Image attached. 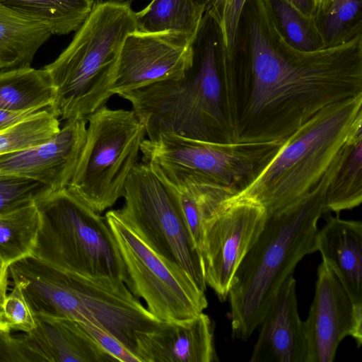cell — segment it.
Returning <instances> with one entry per match:
<instances>
[{
	"label": "cell",
	"mask_w": 362,
	"mask_h": 362,
	"mask_svg": "<svg viewBox=\"0 0 362 362\" xmlns=\"http://www.w3.org/2000/svg\"><path fill=\"white\" fill-rule=\"evenodd\" d=\"M272 30L278 47L259 21L250 25V83L238 141H283L322 109L362 93L361 33L305 52Z\"/></svg>",
	"instance_id": "cell-1"
},
{
	"label": "cell",
	"mask_w": 362,
	"mask_h": 362,
	"mask_svg": "<svg viewBox=\"0 0 362 362\" xmlns=\"http://www.w3.org/2000/svg\"><path fill=\"white\" fill-rule=\"evenodd\" d=\"M340 153L308 193L267 216L262 230L242 259L228 296L234 339L250 337L298 263L317 251V222L324 214L327 189Z\"/></svg>",
	"instance_id": "cell-2"
},
{
	"label": "cell",
	"mask_w": 362,
	"mask_h": 362,
	"mask_svg": "<svg viewBox=\"0 0 362 362\" xmlns=\"http://www.w3.org/2000/svg\"><path fill=\"white\" fill-rule=\"evenodd\" d=\"M8 270L35 315L90 322L115 336L139 358L141 337L161 322L122 281L76 274L33 254Z\"/></svg>",
	"instance_id": "cell-3"
},
{
	"label": "cell",
	"mask_w": 362,
	"mask_h": 362,
	"mask_svg": "<svg viewBox=\"0 0 362 362\" xmlns=\"http://www.w3.org/2000/svg\"><path fill=\"white\" fill-rule=\"evenodd\" d=\"M205 13L192 43V64L184 78L162 81L120 94L144 122L146 138L172 132L212 142H233L223 102L218 57L220 41Z\"/></svg>",
	"instance_id": "cell-4"
},
{
	"label": "cell",
	"mask_w": 362,
	"mask_h": 362,
	"mask_svg": "<svg viewBox=\"0 0 362 362\" xmlns=\"http://www.w3.org/2000/svg\"><path fill=\"white\" fill-rule=\"evenodd\" d=\"M362 128V93L327 106L288 136L272 158L238 191L267 216L308 193L349 138Z\"/></svg>",
	"instance_id": "cell-5"
},
{
	"label": "cell",
	"mask_w": 362,
	"mask_h": 362,
	"mask_svg": "<svg viewBox=\"0 0 362 362\" xmlns=\"http://www.w3.org/2000/svg\"><path fill=\"white\" fill-rule=\"evenodd\" d=\"M137 30L129 0H96L67 47L43 68L55 89L52 110L62 119L86 118L105 105L127 36Z\"/></svg>",
	"instance_id": "cell-6"
},
{
	"label": "cell",
	"mask_w": 362,
	"mask_h": 362,
	"mask_svg": "<svg viewBox=\"0 0 362 362\" xmlns=\"http://www.w3.org/2000/svg\"><path fill=\"white\" fill-rule=\"evenodd\" d=\"M41 226L31 254L64 270L125 283L127 273L105 216L68 188L36 202Z\"/></svg>",
	"instance_id": "cell-7"
},
{
	"label": "cell",
	"mask_w": 362,
	"mask_h": 362,
	"mask_svg": "<svg viewBox=\"0 0 362 362\" xmlns=\"http://www.w3.org/2000/svg\"><path fill=\"white\" fill-rule=\"evenodd\" d=\"M84 147L67 187L101 214L123 197L127 179L139 163L146 138L144 122L132 110L105 105L86 117Z\"/></svg>",
	"instance_id": "cell-8"
},
{
	"label": "cell",
	"mask_w": 362,
	"mask_h": 362,
	"mask_svg": "<svg viewBox=\"0 0 362 362\" xmlns=\"http://www.w3.org/2000/svg\"><path fill=\"white\" fill-rule=\"evenodd\" d=\"M118 216L150 247L177 263L205 292L201 255L189 234L177 195L159 170L148 162L138 163L124 187Z\"/></svg>",
	"instance_id": "cell-9"
},
{
	"label": "cell",
	"mask_w": 362,
	"mask_h": 362,
	"mask_svg": "<svg viewBox=\"0 0 362 362\" xmlns=\"http://www.w3.org/2000/svg\"><path fill=\"white\" fill-rule=\"evenodd\" d=\"M105 218L125 267L124 284L155 317L178 321L203 313L208 306L205 292L182 267L150 247L116 210H108Z\"/></svg>",
	"instance_id": "cell-10"
},
{
	"label": "cell",
	"mask_w": 362,
	"mask_h": 362,
	"mask_svg": "<svg viewBox=\"0 0 362 362\" xmlns=\"http://www.w3.org/2000/svg\"><path fill=\"white\" fill-rule=\"evenodd\" d=\"M284 140L212 142L161 132L143 141L141 153L142 161L163 170L205 177L238 191L272 158Z\"/></svg>",
	"instance_id": "cell-11"
},
{
	"label": "cell",
	"mask_w": 362,
	"mask_h": 362,
	"mask_svg": "<svg viewBox=\"0 0 362 362\" xmlns=\"http://www.w3.org/2000/svg\"><path fill=\"white\" fill-rule=\"evenodd\" d=\"M267 218L261 204L235 194L206 225L199 251L204 280L221 302L228 298L235 271Z\"/></svg>",
	"instance_id": "cell-12"
},
{
	"label": "cell",
	"mask_w": 362,
	"mask_h": 362,
	"mask_svg": "<svg viewBox=\"0 0 362 362\" xmlns=\"http://www.w3.org/2000/svg\"><path fill=\"white\" fill-rule=\"evenodd\" d=\"M192 43L175 32L131 33L116 60L110 92L119 95L156 83L182 79L192 64Z\"/></svg>",
	"instance_id": "cell-13"
},
{
	"label": "cell",
	"mask_w": 362,
	"mask_h": 362,
	"mask_svg": "<svg viewBox=\"0 0 362 362\" xmlns=\"http://www.w3.org/2000/svg\"><path fill=\"white\" fill-rule=\"evenodd\" d=\"M315 296L304 322L307 362H332L341 341L362 344V310H357L339 279L323 262L317 270Z\"/></svg>",
	"instance_id": "cell-14"
},
{
	"label": "cell",
	"mask_w": 362,
	"mask_h": 362,
	"mask_svg": "<svg viewBox=\"0 0 362 362\" xmlns=\"http://www.w3.org/2000/svg\"><path fill=\"white\" fill-rule=\"evenodd\" d=\"M37 325L18 337L11 334L0 343L4 361L18 362L115 361L77 322L64 317L35 315Z\"/></svg>",
	"instance_id": "cell-15"
},
{
	"label": "cell",
	"mask_w": 362,
	"mask_h": 362,
	"mask_svg": "<svg viewBox=\"0 0 362 362\" xmlns=\"http://www.w3.org/2000/svg\"><path fill=\"white\" fill-rule=\"evenodd\" d=\"M86 118L66 120L50 140L24 151L0 156V176L32 179L52 192L67 188L75 175L86 137Z\"/></svg>",
	"instance_id": "cell-16"
},
{
	"label": "cell",
	"mask_w": 362,
	"mask_h": 362,
	"mask_svg": "<svg viewBox=\"0 0 362 362\" xmlns=\"http://www.w3.org/2000/svg\"><path fill=\"white\" fill-rule=\"evenodd\" d=\"M250 362H307L308 343L300 318L293 274L284 281L260 325Z\"/></svg>",
	"instance_id": "cell-17"
},
{
	"label": "cell",
	"mask_w": 362,
	"mask_h": 362,
	"mask_svg": "<svg viewBox=\"0 0 362 362\" xmlns=\"http://www.w3.org/2000/svg\"><path fill=\"white\" fill-rule=\"evenodd\" d=\"M141 362H214V326L202 313L178 321H161L139 341Z\"/></svg>",
	"instance_id": "cell-18"
},
{
	"label": "cell",
	"mask_w": 362,
	"mask_h": 362,
	"mask_svg": "<svg viewBox=\"0 0 362 362\" xmlns=\"http://www.w3.org/2000/svg\"><path fill=\"white\" fill-rule=\"evenodd\" d=\"M325 214V224L317 233V251L339 279L354 307L362 310V223Z\"/></svg>",
	"instance_id": "cell-19"
},
{
	"label": "cell",
	"mask_w": 362,
	"mask_h": 362,
	"mask_svg": "<svg viewBox=\"0 0 362 362\" xmlns=\"http://www.w3.org/2000/svg\"><path fill=\"white\" fill-rule=\"evenodd\" d=\"M153 165L175 191L187 229L199 252L206 225L238 189L205 177L173 173Z\"/></svg>",
	"instance_id": "cell-20"
},
{
	"label": "cell",
	"mask_w": 362,
	"mask_h": 362,
	"mask_svg": "<svg viewBox=\"0 0 362 362\" xmlns=\"http://www.w3.org/2000/svg\"><path fill=\"white\" fill-rule=\"evenodd\" d=\"M52 33L0 2V69L29 66Z\"/></svg>",
	"instance_id": "cell-21"
},
{
	"label": "cell",
	"mask_w": 362,
	"mask_h": 362,
	"mask_svg": "<svg viewBox=\"0 0 362 362\" xmlns=\"http://www.w3.org/2000/svg\"><path fill=\"white\" fill-rule=\"evenodd\" d=\"M55 98V89L44 68L0 69V109L52 110Z\"/></svg>",
	"instance_id": "cell-22"
},
{
	"label": "cell",
	"mask_w": 362,
	"mask_h": 362,
	"mask_svg": "<svg viewBox=\"0 0 362 362\" xmlns=\"http://www.w3.org/2000/svg\"><path fill=\"white\" fill-rule=\"evenodd\" d=\"M362 202V128L343 147L337 168L327 187L324 214L358 206Z\"/></svg>",
	"instance_id": "cell-23"
},
{
	"label": "cell",
	"mask_w": 362,
	"mask_h": 362,
	"mask_svg": "<svg viewBox=\"0 0 362 362\" xmlns=\"http://www.w3.org/2000/svg\"><path fill=\"white\" fill-rule=\"evenodd\" d=\"M205 12L206 7L194 0H152L136 13L137 30L178 33L193 42Z\"/></svg>",
	"instance_id": "cell-24"
},
{
	"label": "cell",
	"mask_w": 362,
	"mask_h": 362,
	"mask_svg": "<svg viewBox=\"0 0 362 362\" xmlns=\"http://www.w3.org/2000/svg\"><path fill=\"white\" fill-rule=\"evenodd\" d=\"M95 0H0L13 11L45 25L52 35L76 31Z\"/></svg>",
	"instance_id": "cell-25"
},
{
	"label": "cell",
	"mask_w": 362,
	"mask_h": 362,
	"mask_svg": "<svg viewBox=\"0 0 362 362\" xmlns=\"http://www.w3.org/2000/svg\"><path fill=\"white\" fill-rule=\"evenodd\" d=\"M40 226L41 212L36 202L0 214V258L6 265L33 252Z\"/></svg>",
	"instance_id": "cell-26"
},
{
	"label": "cell",
	"mask_w": 362,
	"mask_h": 362,
	"mask_svg": "<svg viewBox=\"0 0 362 362\" xmlns=\"http://www.w3.org/2000/svg\"><path fill=\"white\" fill-rule=\"evenodd\" d=\"M59 117L42 110L0 131V156L26 151L52 139L60 130Z\"/></svg>",
	"instance_id": "cell-27"
},
{
	"label": "cell",
	"mask_w": 362,
	"mask_h": 362,
	"mask_svg": "<svg viewBox=\"0 0 362 362\" xmlns=\"http://www.w3.org/2000/svg\"><path fill=\"white\" fill-rule=\"evenodd\" d=\"M247 0H209L206 13L213 20L220 38L221 52L226 62L235 52L238 25Z\"/></svg>",
	"instance_id": "cell-28"
},
{
	"label": "cell",
	"mask_w": 362,
	"mask_h": 362,
	"mask_svg": "<svg viewBox=\"0 0 362 362\" xmlns=\"http://www.w3.org/2000/svg\"><path fill=\"white\" fill-rule=\"evenodd\" d=\"M49 192L48 186L32 179L0 176V214L36 202Z\"/></svg>",
	"instance_id": "cell-29"
},
{
	"label": "cell",
	"mask_w": 362,
	"mask_h": 362,
	"mask_svg": "<svg viewBox=\"0 0 362 362\" xmlns=\"http://www.w3.org/2000/svg\"><path fill=\"white\" fill-rule=\"evenodd\" d=\"M272 4L287 40L294 48L308 52L318 47L305 19L293 7L283 0H272Z\"/></svg>",
	"instance_id": "cell-30"
},
{
	"label": "cell",
	"mask_w": 362,
	"mask_h": 362,
	"mask_svg": "<svg viewBox=\"0 0 362 362\" xmlns=\"http://www.w3.org/2000/svg\"><path fill=\"white\" fill-rule=\"evenodd\" d=\"M0 312L11 331L28 333L37 325V320L21 286L13 282Z\"/></svg>",
	"instance_id": "cell-31"
},
{
	"label": "cell",
	"mask_w": 362,
	"mask_h": 362,
	"mask_svg": "<svg viewBox=\"0 0 362 362\" xmlns=\"http://www.w3.org/2000/svg\"><path fill=\"white\" fill-rule=\"evenodd\" d=\"M361 0H334L325 12L324 28L331 39L337 37L357 15Z\"/></svg>",
	"instance_id": "cell-32"
},
{
	"label": "cell",
	"mask_w": 362,
	"mask_h": 362,
	"mask_svg": "<svg viewBox=\"0 0 362 362\" xmlns=\"http://www.w3.org/2000/svg\"><path fill=\"white\" fill-rule=\"evenodd\" d=\"M79 324L90 338L115 361L141 362L134 354L107 330L88 321Z\"/></svg>",
	"instance_id": "cell-33"
},
{
	"label": "cell",
	"mask_w": 362,
	"mask_h": 362,
	"mask_svg": "<svg viewBox=\"0 0 362 362\" xmlns=\"http://www.w3.org/2000/svg\"><path fill=\"white\" fill-rule=\"evenodd\" d=\"M38 111L40 110L13 111L0 109V131L33 115Z\"/></svg>",
	"instance_id": "cell-34"
},
{
	"label": "cell",
	"mask_w": 362,
	"mask_h": 362,
	"mask_svg": "<svg viewBox=\"0 0 362 362\" xmlns=\"http://www.w3.org/2000/svg\"><path fill=\"white\" fill-rule=\"evenodd\" d=\"M8 266L0 258V310L8 294L9 270Z\"/></svg>",
	"instance_id": "cell-35"
},
{
	"label": "cell",
	"mask_w": 362,
	"mask_h": 362,
	"mask_svg": "<svg viewBox=\"0 0 362 362\" xmlns=\"http://www.w3.org/2000/svg\"><path fill=\"white\" fill-rule=\"evenodd\" d=\"M293 7L304 19L311 14V0H283Z\"/></svg>",
	"instance_id": "cell-36"
},
{
	"label": "cell",
	"mask_w": 362,
	"mask_h": 362,
	"mask_svg": "<svg viewBox=\"0 0 362 362\" xmlns=\"http://www.w3.org/2000/svg\"><path fill=\"white\" fill-rule=\"evenodd\" d=\"M334 0H311V13L320 15L325 13Z\"/></svg>",
	"instance_id": "cell-37"
},
{
	"label": "cell",
	"mask_w": 362,
	"mask_h": 362,
	"mask_svg": "<svg viewBox=\"0 0 362 362\" xmlns=\"http://www.w3.org/2000/svg\"><path fill=\"white\" fill-rule=\"evenodd\" d=\"M9 334H11V330L7 326L1 313L0 312V341Z\"/></svg>",
	"instance_id": "cell-38"
},
{
	"label": "cell",
	"mask_w": 362,
	"mask_h": 362,
	"mask_svg": "<svg viewBox=\"0 0 362 362\" xmlns=\"http://www.w3.org/2000/svg\"><path fill=\"white\" fill-rule=\"evenodd\" d=\"M198 4L201 5V6H203L204 7H206V6H207V4H208V1L209 0H194Z\"/></svg>",
	"instance_id": "cell-39"
},
{
	"label": "cell",
	"mask_w": 362,
	"mask_h": 362,
	"mask_svg": "<svg viewBox=\"0 0 362 362\" xmlns=\"http://www.w3.org/2000/svg\"><path fill=\"white\" fill-rule=\"evenodd\" d=\"M129 1H132V0H129Z\"/></svg>",
	"instance_id": "cell-40"
}]
</instances>
